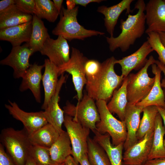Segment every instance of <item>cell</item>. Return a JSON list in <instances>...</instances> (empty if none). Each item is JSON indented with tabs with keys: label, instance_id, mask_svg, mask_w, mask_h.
<instances>
[{
	"label": "cell",
	"instance_id": "30bf717a",
	"mask_svg": "<svg viewBox=\"0 0 165 165\" xmlns=\"http://www.w3.org/2000/svg\"><path fill=\"white\" fill-rule=\"evenodd\" d=\"M5 107L15 119L20 121L29 135L48 123L44 111L28 112L22 110L15 102L8 101Z\"/></svg>",
	"mask_w": 165,
	"mask_h": 165
},
{
	"label": "cell",
	"instance_id": "44dd1931",
	"mask_svg": "<svg viewBox=\"0 0 165 165\" xmlns=\"http://www.w3.org/2000/svg\"><path fill=\"white\" fill-rule=\"evenodd\" d=\"M32 28V21L18 25L0 29V39L9 42L13 47L21 46L30 40Z\"/></svg>",
	"mask_w": 165,
	"mask_h": 165
},
{
	"label": "cell",
	"instance_id": "f6af8a7d",
	"mask_svg": "<svg viewBox=\"0 0 165 165\" xmlns=\"http://www.w3.org/2000/svg\"><path fill=\"white\" fill-rule=\"evenodd\" d=\"M53 2L54 4V5L58 10V11L60 13L62 7V4L63 2V0H53Z\"/></svg>",
	"mask_w": 165,
	"mask_h": 165
},
{
	"label": "cell",
	"instance_id": "2e32d148",
	"mask_svg": "<svg viewBox=\"0 0 165 165\" xmlns=\"http://www.w3.org/2000/svg\"><path fill=\"white\" fill-rule=\"evenodd\" d=\"M66 76L62 74L59 80L56 90L44 112L48 123L51 124L59 134L63 131L62 126L64 123V112L59 105V94L63 84L65 82Z\"/></svg>",
	"mask_w": 165,
	"mask_h": 165
},
{
	"label": "cell",
	"instance_id": "f35d334b",
	"mask_svg": "<svg viewBox=\"0 0 165 165\" xmlns=\"http://www.w3.org/2000/svg\"><path fill=\"white\" fill-rule=\"evenodd\" d=\"M141 165H165V157L147 160Z\"/></svg>",
	"mask_w": 165,
	"mask_h": 165
},
{
	"label": "cell",
	"instance_id": "e0dca14e",
	"mask_svg": "<svg viewBox=\"0 0 165 165\" xmlns=\"http://www.w3.org/2000/svg\"><path fill=\"white\" fill-rule=\"evenodd\" d=\"M143 108L136 105L128 103L125 112V120L127 135L123 144L125 150L136 143L137 133L140 122V114Z\"/></svg>",
	"mask_w": 165,
	"mask_h": 165
},
{
	"label": "cell",
	"instance_id": "4fadbf2b",
	"mask_svg": "<svg viewBox=\"0 0 165 165\" xmlns=\"http://www.w3.org/2000/svg\"><path fill=\"white\" fill-rule=\"evenodd\" d=\"M154 130L147 133L141 139L125 150L123 162L129 165H141L147 160L152 147Z\"/></svg>",
	"mask_w": 165,
	"mask_h": 165
},
{
	"label": "cell",
	"instance_id": "60d3db41",
	"mask_svg": "<svg viewBox=\"0 0 165 165\" xmlns=\"http://www.w3.org/2000/svg\"><path fill=\"white\" fill-rule=\"evenodd\" d=\"M156 64L160 69L164 75L165 78V65L159 60H156L155 62ZM161 86L165 87V79L163 80L162 83H161Z\"/></svg>",
	"mask_w": 165,
	"mask_h": 165
},
{
	"label": "cell",
	"instance_id": "bcb514c9",
	"mask_svg": "<svg viewBox=\"0 0 165 165\" xmlns=\"http://www.w3.org/2000/svg\"><path fill=\"white\" fill-rule=\"evenodd\" d=\"M25 165H37L34 160L31 156L28 158Z\"/></svg>",
	"mask_w": 165,
	"mask_h": 165
},
{
	"label": "cell",
	"instance_id": "74e56055",
	"mask_svg": "<svg viewBox=\"0 0 165 165\" xmlns=\"http://www.w3.org/2000/svg\"><path fill=\"white\" fill-rule=\"evenodd\" d=\"M15 5V0H3L0 1V14L7 11Z\"/></svg>",
	"mask_w": 165,
	"mask_h": 165
},
{
	"label": "cell",
	"instance_id": "6da1fadb",
	"mask_svg": "<svg viewBox=\"0 0 165 165\" xmlns=\"http://www.w3.org/2000/svg\"><path fill=\"white\" fill-rule=\"evenodd\" d=\"M146 4L143 0H138L135 4L134 9L138 10L134 15L129 14L128 18L120 20L121 32L117 37H106L109 48L112 52L119 48L123 52L127 50L136 40L145 32Z\"/></svg>",
	"mask_w": 165,
	"mask_h": 165
},
{
	"label": "cell",
	"instance_id": "d590c367",
	"mask_svg": "<svg viewBox=\"0 0 165 165\" xmlns=\"http://www.w3.org/2000/svg\"><path fill=\"white\" fill-rule=\"evenodd\" d=\"M15 5L21 12L33 15L35 7V0H15Z\"/></svg>",
	"mask_w": 165,
	"mask_h": 165
},
{
	"label": "cell",
	"instance_id": "5b68a950",
	"mask_svg": "<svg viewBox=\"0 0 165 165\" xmlns=\"http://www.w3.org/2000/svg\"><path fill=\"white\" fill-rule=\"evenodd\" d=\"M96 104L100 119L96 124V130L101 134H109L114 146L124 143L127 135L125 121L119 120L113 116L108 109L105 101L97 100Z\"/></svg>",
	"mask_w": 165,
	"mask_h": 165
},
{
	"label": "cell",
	"instance_id": "e575fe53",
	"mask_svg": "<svg viewBox=\"0 0 165 165\" xmlns=\"http://www.w3.org/2000/svg\"><path fill=\"white\" fill-rule=\"evenodd\" d=\"M101 63L94 59H88L84 64V70L86 79V83L92 82L100 73Z\"/></svg>",
	"mask_w": 165,
	"mask_h": 165
},
{
	"label": "cell",
	"instance_id": "52a82bcc",
	"mask_svg": "<svg viewBox=\"0 0 165 165\" xmlns=\"http://www.w3.org/2000/svg\"><path fill=\"white\" fill-rule=\"evenodd\" d=\"M65 115L89 128L93 132L96 130V124L100 121V116L94 100L84 93L82 100L75 105L67 101L63 107Z\"/></svg>",
	"mask_w": 165,
	"mask_h": 165
},
{
	"label": "cell",
	"instance_id": "ba28073f",
	"mask_svg": "<svg viewBox=\"0 0 165 165\" xmlns=\"http://www.w3.org/2000/svg\"><path fill=\"white\" fill-rule=\"evenodd\" d=\"M88 59L77 49L72 47L70 59L65 64L58 68L59 75L67 72L72 76L73 82L77 93L78 102L82 99L83 90L86 83L84 64Z\"/></svg>",
	"mask_w": 165,
	"mask_h": 165
},
{
	"label": "cell",
	"instance_id": "8fae6325",
	"mask_svg": "<svg viewBox=\"0 0 165 165\" xmlns=\"http://www.w3.org/2000/svg\"><path fill=\"white\" fill-rule=\"evenodd\" d=\"M47 56L50 61L58 68L65 64L69 61L70 48L67 40L61 36L56 39L49 37L39 51Z\"/></svg>",
	"mask_w": 165,
	"mask_h": 165
},
{
	"label": "cell",
	"instance_id": "3957f363",
	"mask_svg": "<svg viewBox=\"0 0 165 165\" xmlns=\"http://www.w3.org/2000/svg\"><path fill=\"white\" fill-rule=\"evenodd\" d=\"M0 142L16 165H25L33 145L29 135L24 128L16 130L12 127L3 129Z\"/></svg>",
	"mask_w": 165,
	"mask_h": 165
},
{
	"label": "cell",
	"instance_id": "4316f807",
	"mask_svg": "<svg viewBox=\"0 0 165 165\" xmlns=\"http://www.w3.org/2000/svg\"><path fill=\"white\" fill-rule=\"evenodd\" d=\"M162 118L159 113L156 117L152 148L147 160L165 157L163 137L165 129Z\"/></svg>",
	"mask_w": 165,
	"mask_h": 165
},
{
	"label": "cell",
	"instance_id": "ee69618b",
	"mask_svg": "<svg viewBox=\"0 0 165 165\" xmlns=\"http://www.w3.org/2000/svg\"><path fill=\"white\" fill-rule=\"evenodd\" d=\"M81 165H90L88 160L87 154L84 155L79 162Z\"/></svg>",
	"mask_w": 165,
	"mask_h": 165
},
{
	"label": "cell",
	"instance_id": "d6a6232c",
	"mask_svg": "<svg viewBox=\"0 0 165 165\" xmlns=\"http://www.w3.org/2000/svg\"><path fill=\"white\" fill-rule=\"evenodd\" d=\"M29 156L33 159L37 165H58L52 159L48 148L33 145Z\"/></svg>",
	"mask_w": 165,
	"mask_h": 165
},
{
	"label": "cell",
	"instance_id": "83f0119b",
	"mask_svg": "<svg viewBox=\"0 0 165 165\" xmlns=\"http://www.w3.org/2000/svg\"><path fill=\"white\" fill-rule=\"evenodd\" d=\"M32 25L30 40L28 43L35 53L40 51L46 39L50 36L43 22L35 14L33 15Z\"/></svg>",
	"mask_w": 165,
	"mask_h": 165
},
{
	"label": "cell",
	"instance_id": "681fc988",
	"mask_svg": "<svg viewBox=\"0 0 165 165\" xmlns=\"http://www.w3.org/2000/svg\"><path fill=\"white\" fill-rule=\"evenodd\" d=\"M163 91H164V94L165 95V89L164 90H163Z\"/></svg>",
	"mask_w": 165,
	"mask_h": 165
},
{
	"label": "cell",
	"instance_id": "603a6c76",
	"mask_svg": "<svg viewBox=\"0 0 165 165\" xmlns=\"http://www.w3.org/2000/svg\"><path fill=\"white\" fill-rule=\"evenodd\" d=\"M93 133L95 134L93 139L105 150L111 165H122L124 143L114 146L110 141V136L109 134H101L96 130Z\"/></svg>",
	"mask_w": 165,
	"mask_h": 165
},
{
	"label": "cell",
	"instance_id": "8d00e7d4",
	"mask_svg": "<svg viewBox=\"0 0 165 165\" xmlns=\"http://www.w3.org/2000/svg\"><path fill=\"white\" fill-rule=\"evenodd\" d=\"M0 165H16L1 143L0 144Z\"/></svg>",
	"mask_w": 165,
	"mask_h": 165
},
{
	"label": "cell",
	"instance_id": "ab89813d",
	"mask_svg": "<svg viewBox=\"0 0 165 165\" xmlns=\"http://www.w3.org/2000/svg\"><path fill=\"white\" fill-rule=\"evenodd\" d=\"M73 4L76 5H80L86 7V6L90 3L95 2L100 3L105 0H72Z\"/></svg>",
	"mask_w": 165,
	"mask_h": 165
},
{
	"label": "cell",
	"instance_id": "277c9868",
	"mask_svg": "<svg viewBox=\"0 0 165 165\" xmlns=\"http://www.w3.org/2000/svg\"><path fill=\"white\" fill-rule=\"evenodd\" d=\"M78 10V6L71 9L62 6L60 20L52 30V34L61 36L69 41L75 39L83 40L88 37L105 34L99 31L87 29L80 24L77 18Z\"/></svg>",
	"mask_w": 165,
	"mask_h": 165
},
{
	"label": "cell",
	"instance_id": "9a60e30c",
	"mask_svg": "<svg viewBox=\"0 0 165 165\" xmlns=\"http://www.w3.org/2000/svg\"><path fill=\"white\" fill-rule=\"evenodd\" d=\"M153 51L151 46L147 40L135 52L122 59L116 60L115 63L121 66L122 75L126 77L133 70L142 68L148 61L147 56Z\"/></svg>",
	"mask_w": 165,
	"mask_h": 165
},
{
	"label": "cell",
	"instance_id": "7a4b0ae2",
	"mask_svg": "<svg viewBox=\"0 0 165 165\" xmlns=\"http://www.w3.org/2000/svg\"><path fill=\"white\" fill-rule=\"evenodd\" d=\"M116 60L112 56L102 63L100 73L92 82L86 84L87 94L94 100L107 102L123 81L124 76L117 75L115 71Z\"/></svg>",
	"mask_w": 165,
	"mask_h": 165
},
{
	"label": "cell",
	"instance_id": "cb8c5ba5",
	"mask_svg": "<svg viewBox=\"0 0 165 165\" xmlns=\"http://www.w3.org/2000/svg\"><path fill=\"white\" fill-rule=\"evenodd\" d=\"M53 161L59 165L64 163L66 158L72 154L70 140L66 131L63 130L54 144L49 148Z\"/></svg>",
	"mask_w": 165,
	"mask_h": 165
},
{
	"label": "cell",
	"instance_id": "f1b7e54d",
	"mask_svg": "<svg viewBox=\"0 0 165 165\" xmlns=\"http://www.w3.org/2000/svg\"><path fill=\"white\" fill-rule=\"evenodd\" d=\"M33 15L21 12L15 5L6 12L0 14V29L31 21Z\"/></svg>",
	"mask_w": 165,
	"mask_h": 165
},
{
	"label": "cell",
	"instance_id": "484cf974",
	"mask_svg": "<svg viewBox=\"0 0 165 165\" xmlns=\"http://www.w3.org/2000/svg\"><path fill=\"white\" fill-rule=\"evenodd\" d=\"M60 134L50 124L48 123L29 135L33 145L50 148L58 138Z\"/></svg>",
	"mask_w": 165,
	"mask_h": 165
},
{
	"label": "cell",
	"instance_id": "f907efd6",
	"mask_svg": "<svg viewBox=\"0 0 165 165\" xmlns=\"http://www.w3.org/2000/svg\"><path fill=\"white\" fill-rule=\"evenodd\" d=\"M60 165H64V163H62V164H60Z\"/></svg>",
	"mask_w": 165,
	"mask_h": 165
},
{
	"label": "cell",
	"instance_id": "7bdbcfd3",
	"mask_svg": "<svg viewBox=\"0 0 165 165\" xmlns=\"http://www.w3.org/2000/svg\"><path fill=\"white\" fill-rule=\"evenodd\" d=\"M157 107L159 113L161 115L163 121L165 129V108L160 107ZM164 144L165 148V139L164 141Z\"/></svg>",
	"mask_w": 165,
	"mask_h": 165
},
{
	"label": "cell",
	"instance_id": "c3c4849f",
	"mask_svg": "<svg viewBox=\"0 0 165 165\" xmlns=\"http://www.w3.org/2000/svg\"><path fill=\"white\" fill-rule=\"evenodd\" d=\"M122 165H129L126 164L125 163H124L123 162Z\"/></svg>",
	"mask_w": 165,
	"mask_h": 165
},
{
	"label": "cell",
	"instance_id": "7c38bea8",
	"mask_svg": "<svg viewBox=\"0 0 165 165\" xmlns=\"http://www.w3.org/2000/svg\"><path fill=\"white\" fill-rule=\"evenodd\" d=\"M33 53L28 43H26L21 46L13 47L10 53L1 60L0 63L12 68L14 78H22L31 65L29 59Z\"/></svg>",
	"mask_w": 165,
	"mask_h": 165
},
{
	"label": "cell",
	"instance_id": "7dc6e473",
	"mask_svg": "<svg viewBox=\"0 0 165 165\" xmlns=\"http://www.w3.org/2000/svg\"><path fill=\"white\" fill-rule=\"evenodd\" d=\"M158 33L161 42L165 47V32H160Z\"/></svg>",
	"mask_w": 165,
	"mask_h": 165
},
{
	"label": "cell",
	"instance_id": "9c48e42d",
	"mask_svg": "<svg viewBox=\"0 0 165 165\" xmlns=\"http://www.w3.org/2000/svg\"><path fill=\"white\" fill-rule=\"evenodd\" d=\"M63 124L70 140L71 156L79 163L82 156L87 154V141L90 130L73 120L72 117L66 115Z\"/></svg>",
	"mask_w": 165,
	"mask_h": 165
},
{
	"label": "cell",
	"instance_id": "b9f144b4",
	"mask_svg": "<svg viewBox=\"0 0 165 165\" xmlns=\"http://www.w3.org/2000/svg\"><path fill=\"white\" fill-rule=\"evenodd\" d=\"M64 165H81L79 163L76 162L72 156H69L66 159Z\"/></svg>",
	"mask_w": 165,
	"mask_h": 165
},
{
	"label": "cell",
	"instance_id": "ffe728a7",
	"mask_svg": "<svg viewBox=\"0 0 165 165\" xmlns=\"http://www.w3.org/2000/svg\"><path fill=\"white\" fill-rule=\"evenodd\" d=\"M44 64L45 70L42 81L44 89V98L41 108L45 110L56 92L59 80L58 77L60 75L58 68L48 59H45Z\"/></svg>",
	"mask_w": 165,
	"mask_h": 165
},
{
	"label": "cell",
	"instance_id": "8992f818",
	"mask_svg": "<svg viewBox=\"0 0 165 165\" xmlns=\"http://www.w3.org/2000/svg\"><path fill=\"white\" fill-rule=\"evenodd\" d=\"M156 60L150 56L145 65L136 74H130L128 77L127 86L128 103L136 105L148 95L154 85L155 77H150L147 73L150 66Z\"/></svg>",
	"mask_w": 165,
	"mask_h": 165
},
{
	"label": "cell",
	"instance_id": "d6986e66",
	"mask_svg": "<svg viewBox=\"0 0 165 165\" xmlns=\"http://www.w3.org/2000/svg\"><path fill=\"white\" fill-rule=\"evenodd\" d=\"M134 1L123 0L118 3L109 7L101 6L98 7L97 11L104 16V25L110 36H113L115 27L121 13L125 10H126V14L132 12L130 9V5Z\"/></svg>",
	"mask_w": 165,
	"mask_h": 165
},
{
	"label": "cell",
	"instance_id": "f546056e",
	"mask_svg": "<svg viewBox=\"0 0 165 165\" xmlns=\"http://www.w3.org/2000/svg\"><path fill=\"white\" fill-rule=\"evenodd\" d=\"M143 115L140 120L139 128L137 133L138 141L142 139L148 132L154 130L155 121L159 112L155 106H149L144 108Z\"/></svg>",
	"mask_w": 165,
	"mask_h": 165
},
{
	"label": "cell",
	"instance_id": "4dcf8cb0",
	"mask_svg": "<svg viewBox=\"0 0 165 165\" xmlns=\"http://www.w3.org/2000/svg\"><path fill=\"white\" fill-rule=\"evenodd\" d=\"M87 155L90 165H111L104 149L89 137L88 139Z\"/></svg>",
	"mask_w": 165,
	"mask_h": 165
},
{
	"label": "cell",
	"instance_id": "d4e9b609",
	"mask_svg": "<svg viewBox=\"0 0 165 165\" xmlns=\"http://www.w3.org/2000/svg\"><path fill=\"white\" fill-rule=\"evenodd\" d=\"M128 77H125L121 87L115 90L107 107L111 113L116 114L122 121H124L126 108L128 103L127 91Z\"/></svg>",
	"mask_w": 165,
	"mask_h": 165
},
{
	"label": "cell",
	"instance_id": "1f68e13d",
	"mask_svg": "<svg viewBox=\"0 0 165 165\" xmlns=\"http://www.w3.org/2000/svg\"><path fill=\"white\" fill-rule=\"evenodd\" d=\"M34 14L40 19H46L54 22L60 13L55 7L53 1L50 0H35Z\"/></svg>",
	"mask_w": 165,
	"mask_h": 165
},
{
	"label": "cell",
	"instance_id": "ac0fdd59",
	"mask_svg": "<svg viewBox=\"0 0 165 165\" xmlns=\"http://www.w3.org/2000/svg\"><path fill=\"white\" fill-rule=\"evenodd\" d=\"M44 64L39 65L35 63L31 64L23 76L22 81L19 87L21 92L30 90L36 102L41 101V82L42 75V71L44 68Z\"/></svg>",
	"mask_w": 165,
	"mask_h": 165
},
{
	"label": "cell",
	"instance_id": "5bb4252c",
	"mask_svg": "<svg viewBox=\"0 0 165 165\" xmlns=\"http://www.w3.org/2000/svg\"><path fill=\"white\" fill-rule=\"evenodd\" d=\"M147 34L151 32H165V0H150L146 4Z\"/></svg>",
	"mask_w": 165,
	"mask_h": 165
},
{
	"label": "cell",
	"instance_id": "836d02e7",
	"mask_svg": "<svg viewBox=\"0 0 165 165\" xmlns=\"http://www.w3.org/2000/svg\"><path fill=\"white\" fill-rule=\"evenodd\" d=\"M147 34V41L153 51L157 53L159 61L165 65V47L161 41L159 33L151 32Z\"/></svg>",
	"mask_w": 165,
	"mask_h": 165
},
{
	"label": "cell",
	"instance_id": "7402d4cb",
	"mask_svg": "<svg viewBox=\"0 0 165 165\" xmlns=\"http://www.w3.org/2000/svg\"><path fill=\"white\" fill-rule=\"evenodd\" d=\"M152 71L155 75V81L151 90L146 97L136 105L143 108L155 106L165 108V95L161 88L160 79L161 71L155 64L152 65Z\"/></svg>",
	"mask_w": 165,
	"mask_h": 165
}]
</instances>
